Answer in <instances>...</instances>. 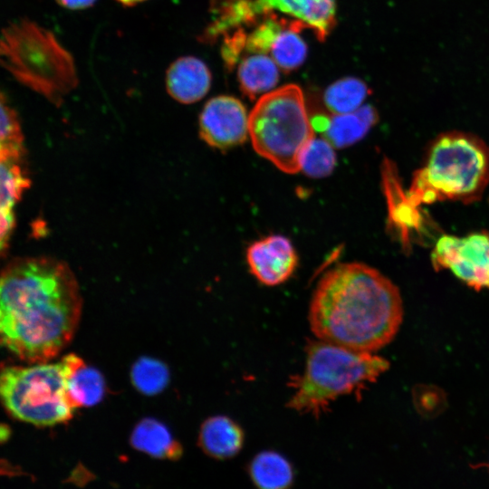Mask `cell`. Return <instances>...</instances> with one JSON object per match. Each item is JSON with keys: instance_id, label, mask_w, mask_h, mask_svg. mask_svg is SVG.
I'll return each mask as SVG.
<instances>
[{"instance_id": "6da1fadb", "label": "cell", "mask_w": 489, "mask_h": 489, "mask_svg": "<svg viewBox=\"0 0 489 489\" xmlns=\"http://www.w3.org/2000/svg\"><path fill=\"white\" fill-rule=\"evenodd\" d=\"M82 297L69 265L53 257H19L2 270V344L28 363L48 362L71 342Z\"/></svg>"}, {"instance_id": "7a4b0ae2", "label": "cell", "mask_w": 489, "mask_h": 489, "mask_svg": "<svg viewBox=\"0 0 489 489\" xmlns=\"http://www.w3.org/2000/svg\"><path fill=\"white\" fill-rule=\"evenodd\" d=\"M397 286L361 263H342L327 271L312 296L309 323L317 339L358 351L387 345L402 321Z\"/></svg>"}, {"instance_id": "3957f363", "label": "cell", "mask_w": 489, "mask_h": 489, "mask_svg": "<svg viewBox=\"0 0 489 489\" xmlns=\"http://www.w3.org/2000/svg\"><path fill=\"white\" fill-rule=\"evenodd\" d=\"M488 183V146L471 133L450 131L429 145L407 196L416 207L444 200L472 203Z\"/></svg>"}, {"instance_id": "277c9868", "label": "cell", "mask_w": 489, "mask_h": 489, "mask_svg": "<svg viewBox=\"0 0 489 489\" xmlns=\"http://www.w3.org/2000/svg\"><path fill=\"white\" fill-rule=\"evenodd\" d=\"M303 371L291 377V409L319 417L338 398L360 391L388 369L371 352L353 350L322 340L309 341Z\"/></svg>"}, {"instance_id": "5b68a950", "label": "cell", "mask_w": 489, "mask_h": 489, "mask_svg": "<svg viewBox=\"0 0 489 489\" xmlns=\"http://www.w3.org/2000/svg\"><path fill=\"white\" fill-rule=\"evenodd\" d=\"M0 57L17 82L56 106L77 86L72 54L52 31L29 19L16 20L2 30Z\"/></svg>"}, {"instance_id": "8992f818", "label": "cell", "mask_w": 489, "mask_h": 489, "mask_svg": "<svg viewBox=\"0 0 489 489\" xmlns=\"http://www.w3.org/2000/svg\"><path fill=\"white\" fill-rule=\"evenodd\" d=\"M249 137L254 150L279 169L299 172L315 138L301 88L288 84L261 96L249 114Z\"/></svg>"}, {"instance_id": "52a82bcc", "label": "cell", "mask_w": 489, "mask_h": 489, "mask_svg": "<svg viewBox=\"0 0 489 489\" xmlns=\"http://www.w3.org/2000/svg\"><path fill=\"white\" fill-rule=\"evenodd\" d=\"M4 407L14 418L37 427L69 421L75 409L67 393V373L57 363L6 366L1 371Z\"/></svg>"}, {"instance_id": "ba28073f", "label": "cell", "mask_w": 489, "mask_h": 489, "mask_svg": "<svg viewBox=\"0 0 489 489\" xmlns=\"http://www.w3.org/2000/svg\"><path fill=\"white\" fill-rule=\"evenodd\" d=\"M216 19L204 34L207 40L281 13L312 30L322 41L333 28L336 15L334 0H223L216 4Z\"/></svg>"}, {"instance_id": "9c48e42d", "label": "cell", "mask_w": 489, "mask_h": 489, "mask_svg": "<svg viewBox=\"0 0 489 489\" xmlns=\"http://www.w3.org/2000/svg\"><path fill=\"white\" fill-rule=\"evenodd\" d=\"M431 261L436 270L449 269L475 290L489 289V234L486 232L461 237L442 235L435 244Z\"/></svg>"}, {"instance_id": "30bf717a", "label": "cell", "mask_w": 489, "mask_h": 489, "mask_svg": "<svg viewBox=\"0 0 489 489\" xmlns=\"http://www.w3.org/2000/svg\"><path fill=\"white\" fill-rule=\"evenodd\" d=\"M199 135L210 147L225 150L243 144L249 136V114L235 97L209 100L199 116Z\"/></svg>"}, {"instance_id": "8fae6325", "label": "cell", "mask_w": 489, "mask_h": 489, "mask_svg": "<svg viewBox=\"0 0 489 489\" xmlns=\"http://www.w3.org/2000/svg\"><path fill=\"white\" fill-rule=\"evenodd\" d=\"M251 273L264 285L277 286L294 273L299 258L292 242L283 235H273L252 243L246 250Z\"/></svg>"}, {"instance_id": "7c38bea8", "label": "cell", "mask_w": 489, "mask_h": 489, "mask_svg": "<svg viewBox=\"0 0 489 489\" xmlns=\"http://www.w3.org/2000/svg\"><path fill=\"white\" fill-rule=\"evenodd\" d=\"M210 86V71L196 57L177 59L166 73L167 91L180 103L190 104L200 101L208 92Z\"/></svg>"}, {"instance_id": "4fadbf2b", "label": "cell", "mask_w": 489, "mask_h": 489, "mask_svg": "<svg viewBox=\"0 0 489 489\" xmlns=\"http://www.w3.org/2000/svg\"><path fill=\"white\" fill-rule=\"evenodd\" d=\"M197 441L206 455L218 460H225L241 451L244 443V432L231 417L216 415L202 423Z\"/></svg>"}, {"instance_id": "5bb4252c", "label": "cell", "mask_w": 489, "mask_h": 489, "mask_svg": "<svg viewBox=\"0 0 489 489\" xmlns=\"http://www.w3.org/2000/svg\"><path fill=\"white\" fill-rule=\"evenodd\" d=\"M62 361L67 373V393L72 407H91L101 402L106 392L101 373L73 353L62 357Z\"/></svg>"}, {"instance_id": "9a60e30c", "label": "cell", "mask_w": 489, "mask_h": 489, "mask_svg": "<svg viewBox=\"0 0 489 489\" xmlns=\"http://www.w3.org/2000/svg\"><path fill=\"white\" fill-rule=\"evenodd\" d=\"M22 157H2L1 161V230L13 232L15 225L14 207L31 180Z\"/></svg>"}, {"instance_id": "2e32d148", "label": "cell", "mask_w": 489, "mask_h": 489, "mask_svg": "<svg viewBox=\"0 0 489 489\" xmlns=\"http://www.w3.org/2000/svg\"><path fill=\"white\" fill-rule=\"evenodd\" d=\"M378 112L371 105L357 110L334 115L323 129L324 139L334 148L341 149L360 140L378 121Z\"/></svg>"}, {"instance_id": "e0dca14e", "label": "cell", "mask_w": 489, "mask_h": 489, "mask_svg": "<svg viewBox=\"0 0 489 489\" xmlns=\"http://www.w3.org/2000/svg\"><path fill=\"white\" fill-rule=\"evenodd\" d=\"M131 446L147 455L176 460L182 455V446L160 421L154 418L140 420L131 432Z\"/></svg>"}, {"instance_id": "ac0fdd59", "label": "cell", "mask_w": 489, "mask_h": 489, "mask_svg": "<svg viewBox=\"0 0 489 489\" xmlns=\"http://www.w3.org/2000/svg\"><path fill=\"white\" fill-rule=\"evenodd\" d=\"M278 80L279 67L267 54L250 53L239 64V86L251 100L272 91Z\"/></svg>"}, {"instance_id": "d6986e66", "label": "cell", "mask_w": 489, "mask_h": 489, "mask_svg": "<svg viewBox=\"0 0 489 489\" xmlns=\"http://www.w3.org/2000/svg\"><path fill=\"white\" fill-rule=\"evenodd\" d=\"M247 471L257 489H290L294 480L291 463L274 451H263L254 455Z\"/></svg>"}, {"instance_id": "ffe728a7", "label": "cell", "mask_w": 489, "mask_h": 489, "mask_svg": "<svg viewBox=\"0 0 489 489\" xmlns=\"http://www.w3.org/2000/svg\"><path fill=\"white\" fill-rule=\"evenodd\" d=\"M303 26L290 20L276 36L269 56L278 67L286 72L302 64L307 53V46L299 32Z\"/></svg>"}, {"instance_id": "44dd1931", "label": "cell", "mask_w": 489, "mask_h": 489, "mask_svg": "<svg viewBox=\"0 0 489 489\" xmlns=\"http://www.w3.org/2000/svg\"><path fill=\"white\" fill-rule=\"evenodd\" d=\"M369 93L368 86L361 80L348 77L331 84L324 92L323 101L333 115L346 114L363 106Z\"/></svg>"}, {"instance_id": "7402d4cb", "label": "cell", "mask_w": 489, "mask_h": 489, "mask_svg": "<svg viewBox=\"0 0 489 489\" xmlns=\"http://www.w3.org/2000/svg\"><path fill=\"white\" fill-rule=\"evenodd\" d=\"M130 378L139 392L155 395L167 387L169 371L163 362L153 358L141 357L133 364Z\"/></svg>"}, {"instance_id": "603a6c76", "label": "cell", "mask_w": 489, "mask_h": 489, "mask_svg": "<svg viewBox=\"0 0 489 489\" xmlns=\"http://www.w3.org/2000/svg\"><path fill=\"white\" fill-rule=\"evenodd\" d=\"M0 158L24 155V137L15 110L1 95Z\"/></svg>"}, {"instance_id": "cb8c5ba5", "label": "cell", "mask_w": 489, "mask_h": 489, "mask_svg": "<svg viewBox=\"0 0 489 489\" xmlns=\"http://www.w3.org/2000/svg\"><path fill=\"white\" fill-rule=\"evenodd\" d=\"M333 148L325 139L314 138L302 158L301 170L315 178L330 175L336 165Z\"/></svg>"}, {"instance_id": "d4e9b609", "label": "cell", "mask_w": 489, "mask_h": 489, "mask_svg": "<svg viewBox=\"0 0 489 489\" xmlns=\"http://www.w3.org/2000/svg\"><path fill=\"white\" fill-rule=\"evenodd\" d=\"M246 36L243 28L235 30L231 35H225L222 54L226 66L231 68L238 62L241 54L245 51Z\"/></svg>"}, {"instance_id": "484cf974", "label": "cell", "mask_w": 489, "mask_h": 489, "mask_svg": "<svg viewBox=\"0 0 489 489\" xmlns=\"http://www.w3.org/2000/svg\"><path fill=\"white\" fill-rule=\"evenodd\" d=\"M57 4L64 8L72 10H81L91 7L96 0H55Z\"/></svg>"}, {"instance_id": "4316f807", "label": "cell", "mask_w": 489, "mask_h": 489, "mask_svg": "<svg viewBox=\"0 0 489 489\" xmlns=\"http://www.w3.org/2000/svg\"><path fill=\"white\" fill-rule=\"evenodd\" d=\"M124 6H133L146 0H116Z\"/></svg>"}, {"instance_id": "83f0119b", "label": "cell", "mask_w": 489, "mask_h": 489, "mask_svg": "<svg viewBox=\"0 0 489 489\" xmlns=\"http://www.w3.org/2000/svg\"><path fill=\"white\" fill-rule=\"evenodd\" d=\"M472 468H481V467H485L489 470V462L487 463H479V464H475V465H471Z\"/></svg>"}]
</instances>
